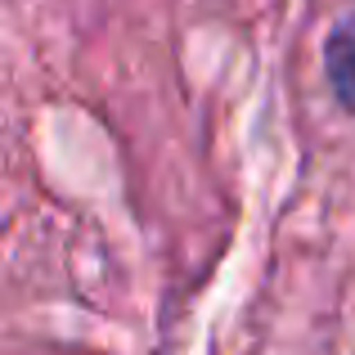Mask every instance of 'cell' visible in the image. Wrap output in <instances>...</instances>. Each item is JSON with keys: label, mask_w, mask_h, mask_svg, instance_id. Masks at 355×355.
<instances>
[{"label": "cell", "mask_w": 355, "mask_h": 355, "mask_svg": "<svg viewBox=\"0 0 355 355\" xmlns=\"http://www.w3.org/2000/svg\"><path fill=\"white\" fill-rule=\"evenodd\" d=\"M324 72H329L333 99L355 113V14L333 23L329 41H324Z\"/></svg>", "instance_id": "cell-1"}]
</instances>
